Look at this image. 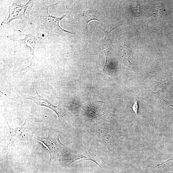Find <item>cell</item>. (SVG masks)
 I'll return each instance as SVG.
<instances>
[{
	"mask_svg": "<svg viewBox=\"0 0 173 173\" xmlns=\"http://www.w3.org/2000/svg\"><path fill=\"white\" fill-rule=\"evenodd\" d=\"M103 50L104 52L105 57H106V62L105 63V66L103 68V69L102 70L103 71H104L105 69L107 68V67H109V64L107 62V58H108V54L109 52V49L104 44L103 46Z\"/></svg>",
	"mask_w": 173,
	"mask_h": 173,
	"instance_id": "obj_12",
	"label": "cell"
},
{
	"mask_svg": "<svg viewBox=\"0 0 173 173\" xmlns=\"http://www.w3.org/2000/svg\"><path fill=\"white\" fill-rule=\"evenodd\" d=\"M167 83H161L156 85L152 90V92L159 96L161 95L166 88Z\"/></svg>",
	"mask_w": 173,
	"mask_h": 173,
	"instance_id": "obj_8",
	"label": "cell"
},
{
	"mask_svg": "<svg viewBox=\"0 0 173 173\" xmlns=\"http://www.w3.org/2000/svg\"><path fill=\"white\" fill-rule=\"evenodd\" d=\"M66 16V15H64L60 18L57 17H56L51 16L49 15V19L50 23L53 25L57 27L60 31H62L64 32H69L70 34H73L67 31L64 30L60 27L59 25V23Z\"/></svg>",
	"mask_w": 173,
	"mask_h": 173,
	"instance_id": "obj_7",
	"label": "cell"
},
{
	"mask_svg": "<svg viewBox=\"0 0 173 173\" xmlns=\"http://www.w3.org/2000/svg\"><path fill=\"white\" fill-rule=\"evenodd\" d=\"M135 96V100L134 102L132 105L131 108L133 112L136 115V116L138 115V101L136 98V96L134 93Z\"/></svg>",
	"mask_w": 173,
	"mask_h": 173,
	"instance_id": "obj_11",
	"label": "cell"
},
{
	"mask_svg": "<svg viewBox=\"0 0 173 173\" xmlns=\"http://www.w3.org/2000/svg\"><path fill=\"white\" fill-rule=\"evenodd\" d=\"M82 20L83 22L87 26L89 23L92 20L99 21L91 11L88 10L83 14Z\"/></svg>",
	"mask_w": 173,
	"mask_h": 173,
	"instance_id": "obj_6",
	"label": "cell"
},
{
	"mask_svg": "<svg viewBox=\"0 0 173 173\" xmlns=\"http://www.w3.org/2000/svg\"><path fill=\"white\" fill-rule=\"evenodd\" d=\"M19 40L24 41L27 46L31 48L33 50H35L38 40V38L29 34L26 35L24 39Z\"/></svg>",
	"mask_w": 173,
	"mask_h": 173,
	"instance_id": "obj_5",
	"label": "cell"
},
{
	"mask_svg": "<svg viewBox=\"0 0 173 173\" xmlns=\"http://www.w3.org/2000/svg\"><path fill=\"white\" fill-rule=\"evenodd\" d=\"M173 162V157L170 158L168 160L166 161L163 162V163L160 165H157L158 166H165L166 165H170L171 163H172Z\"/></svg>",
	"mask_w": 173,
	"mask_h": 173,
	"instance_id": "obj_13",
	"label": "cell"
},
{
	"mask_svg": "<svg viewBox=\"0 0 173 173\" xmlns=\"http://www.w3.org/2000/svg\"><path fill=\"white\" fill-rule=\"evenodd\" d=\"M36 138L48 151L50 156V161L57 156H63V151L67 147L62 144L60 141L59 136L55 137L50 133L47 138L36 137Z\"/></svg>",
	"mask_w": 173,
	"mask_h": 173,
	"instance_id": "obj_2",
	"label": "cell"
},
{
	"mask_svg": "<svg viewBox=\"0 0 173 173\" xmlns=\"http://www.w3.org/2000/svg\"><path fill=\"white\" fill-rule=\"evenodd\" d=\"M164 101L165 102H167V103H168V104H169L171 106L173 107V105H172L171 104H169V103H168L165 100H164Z\"/></svg>",
	"mask_w": 173,
	"mask_h": 173,
	"instance_id": "obj_14",
	"label": "cell"
},
{
	"mask_svg": "<svg viewBox=\"0 0 173 173\" xmlns=\"http://www.w3.org/2000/svg\"><path fill=\"white\" fill-rule=\"evenodd\" d=\"M33 87L36 91V95L35 96H29L28 98H26L34 101L35 103L39 106H44L51 109L56 113L59 119L61 117H62L63 114L60 110L59 105L55 106L54 105L49 101L41 96L34 87V86H33Z\"/></svg>",
	"mask_w": 173,
	"mask_h": 173,
	"instance_id": "obj_3",
	"label": "cell"
},
{
	"mask_svg": "<svg viewBox=\"0 0 173 173\" xmlns=\"http://www.w3.org/2000/svg\"><path fill=\"white\" fill-rule=\"evenodd\" d=\"M100 28L102 30L105 32V38L103 40V41L104 43V44H105V43H110L112 35L111 32L112 30H111L110 32H108L105 29H103Z\"/></svg>",
	"mask_w": 173,
	"mask_h": 173,
	"instance_id": "obj_10",
	"label": "cell"
},
{
	"mask_svg": "<svg viewBox=\"0 0 173 173\" xmlns=\"http://www.w3.org/2000/svg\"><path fill=\"white\" fill-rule=\"evenodd\" d=\"M29 2L26 5L21 6L13 4L10 7L7 22L9 23L12 20L16 19L22 20Z\"/></svg>",
	"mask_w": 173,
	"mask_h": 173,
	"instance_id": "obj_4",
	"label": "cell"
},
{
	"mask_svg": "<svg viewBox=\"0 0 173 173\" xmlns=\"http://www.w3.org/2000/svg\"><path fill=\"white\" fill-rule=\"evenodd\" d=\"M10 136L7 147L21 148L29 144L31 141L32 133L26 127H21L13 129L9 125Z\"/></svg>",
	"mask_w": 173,
	"mask_h": 173,
	"instance_id": "obj_1",
	"label": "cell"
},
{
	"mask_svg": "<svg viewBox=\"0 0 173 173\" xmlns=\"http://www.w3.org/2000/svg\"><path fill=\"white\" fill-rule=\"evenodd\" d=\"M121 53L122 56V59L123 63L125 66L128 67L132 69L133 64L132 63L129 61L127 54L126 52V48L125 47H123L121 49Z\"/></svg>",
	"mask_w": 173,
	"mask_h": 173,
	"instance_id": "obj_9",
	"label": "cell"
}]
</instances>
